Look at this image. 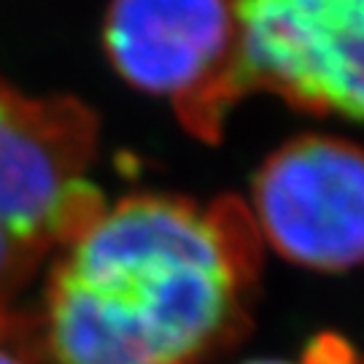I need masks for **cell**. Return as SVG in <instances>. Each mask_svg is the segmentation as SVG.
Listing matches in <instances>:
<instances>
[{"instance_id": "obj_1", "label": "cell", "mask_w": 364, "mask_h": 364, "mask_svg": "<svg viewBox=\"0 0 364 364\" xmlns=\"http://www.w3.org/2000/svg\"><path fill=\"white\" fill-rule=\"evenodd\" d=\"M246 205L132 195L57 251L25 321L43 364H200L248 329L259 237Z\"/></svg>"}, {"instance_id": "obj_2", "label": "cell", "mask_w": 364, "mask_h": 364, "mask_svg": "<svg viewBox=\"0 0 364 364\" xmlns=\"http://www.w3.org/2000/svg\"><path fill=\"white\" fill-rule=\"evenodd\" d=\"M97 119L73 97H30L0 78V313L103 200L87 181Z\"/></svg>"}, {"instance_id": "obj_3", "label": "cell", "mask_w": 364, "mask_h": 364, "mask_svg": "<svg viewBox=\"0 0 364 364\" xmlns=\"http://www.w3.org/2000/svg\"><path fill=\"white\" fill-rule=\"evenodd\" d=\"M103 43L132 87L170 97L200 138L213 141L246 92L235 0H111Z\"/></svg>"}, {"instance_id": "obj_4", "label": "cell", "mask_w": 364, "mask_h": 364, "mask_svg": "<svg viewBox=\"0 0 364 364\" xmlns=\"http://www.w3.org/2000/svg\"><path fill=\"white\" fill-rule=\"evenodd\" d=\"M235 9L246 92L364 122V0H235Z\"/></svg>"}, {"instance_id": "obj_5", "label": "cell", "mask_w": 364, "mask_h": 364, "mask_svg": "<svg viewBox=\"0 0 364 364\" xmlns=\"http://www.w3.org/2000/svg\"><path fill=\"white\" fill-rule=\"evenodd\" d=\"M257 232L284 259L340 273L364 264V149L302 135L267 156L254 178Z\"/></svg>"}, {"instance_id": "obj_6", "label": "cell", "mask_w": 364, "mask_h": 364, "mask_svg": "<svg viewBox=\"0 0 364 364\" xmlns=\"http://www.w3.org/2000/svg\"><path fill=\"white\" fill-rule=\"evenodd\" d=\"M305 364H364L362 356L338 335H318L305 353Z\"/></svg>"}, {"instance_id": "obj_7", "label": "cell", "mask_w": 364, "mask_h": 364, "mask_svg": "<svg viewBox=\"0 0 364 364\" xmlns=\"http://www.w3.org/2000/svg\"><path fill=\"white\" fill-rule=\"evenodd\" d=\"M0 364H27L25 353L9 348V346H0Z\"/></svg>"}, {"instance_id": "obj_8", "label": "cell", "mask_w": 364, "mask_h": 364, "mask_svg": "<svg viewBox=\"0 0 364 364\" xmlns=\"http://www.w3.org/2000/svg\"><path fill=\"white\" fill-rule=\"evenodd\" d=\"M246 364H289V362H278V359H257V362H246Z\"/></svg>"}]
</instances>
